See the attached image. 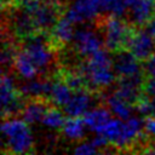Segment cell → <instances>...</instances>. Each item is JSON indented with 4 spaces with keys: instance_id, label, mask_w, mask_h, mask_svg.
Listing matches in <instances>:
<instances>
[{
    "instance_id": "6da1fadb",
    "label": "cell",
    "mask_w": 155,
    "mask_h": 155,
    "mask_svg": "<svg viewBox=\"0 0 155 155\" xmlns=\"http://www.w3.org/2000/svg\"><path fill=\"white\" fill-rule=\"evenodd\" d=\"M58 0H22L21 10L13 17V30L19 36H29L51 29L58 19Z\"/></svg>"
},
{
    "instance_id": "7a4b0ae2",
    "label": "cell",
    "mask_w": 155,
    "mask_h": 155,
    "mask_svg": "<svg viewBox=\"0 0 155 155\" xmlns=\"http://www.w3.org/2000/svg\"><path fill=\"white\" fill-rule=\"evenodd\" d=\"M79 71L85 79L86 85L94 90H104L114 85L116 73L114 69V58L109 50H99L81 64Z\"/></svg>"
},
{
    "instance_id": "3957f363",
    "label": "cell",
    "mask_w": 155,
    "mask_h": 155,
    "mask_svg": "<svg viewBox=\"0 0 155 155\" xmlns=\"http://www.w3.org/2000/svg\"><path fill=\"white\" fill-rule=\"evenodd\" d=\"M2 147L11 154H27L34 145V136L29 124L22 117L7 116L1 124Z\"/></svg>"
},
{
    "instance_id": "277c9868",
    "label": "cell",
    "mask_w": 155,
    "mask_h": 155,
    "mask_svg": "<svg viewBox=\"0 0 155 155\" xmlns=\"http://www.w3.org/2000/svg\"><path fill=\"white\" fill-rule=\"evenodd\" d=\"M132 30L126 21L117 16H109L102 24L104 46L109 51L119 52L127 47Z\"/></svg>"
},
{
    "instance_id": "5b68a950",
    "label": "cell",
    "mask_w": 155,
    "mask_h": 155,
    "mask_svg": "<svg viewBox=\"0 0 155 155\" xmlns=\"http://www.w3.org/2000/svg\"><path fill=\"white\" fill-rule=\"evenodd\" d=\"M22 50L29 56L40 74L47 71L53 63V51L48 44V40L41 34L27 36Z\"/></svg>"
},
{
    "instance_id": "8992f818",
    "label": "cell",
    "mask_w": 155,
    "mask_h": 155,
    "mask_svg": "<svg viewBox=\"0 0 155 155\" xmlns=\"http://www.w3.org/2000/svg\"><path fill=\"white\" fill-rule=\"evenodd\" d=\"M0 97H1V113L4 116H13L23 108L22 92L17 87L12 75L2 73L0 84Z\"/></svg>"
},
{
    "instance_id": "52a82bcc",
    "label": "cell",
    "mask_w": 155,
    "mask_h": 155,
    "mask_svg": "<svg viewBox=\"0 0 155 155\" xmlns=\"http://www.w3.org/2000/svg\"><path fill=\"white\" fill-rule=\"evenodd\" d=\"M102 12L101 0H73L64 16L74 24H86L97 19Z\"/></svg>"
},
{
    "instance_id": "ba28073f",
    "label": "cell",
    "mask_w": 155,
    "mask_h": 155,
    "mask_svg": "<svg viewBox=\"0 0 155 155\" xmlns=\"http://www.w3.org/2000/svg\"><path fill=\"white\" fill-rule=\"evenodd\" d=\"M74 50L81 57H90L104 46L102 33L91 27H81L75 30L74 39L71 41Z\"/></svg>"
},
{
    "instance_id": "9c48e42d",
    "label": "cell",
    "mask_w": 155,
    "mask_h": 155,
    "mask_svg": "<svg viewBox=\"0 0 155 155\" xmlns=\"http://www.w3.org/2000/svg\"><path fill=\"white\" fill-rule=\"evenodd\" d=\"M114 69L119 79H143L140 61L130 51H119L114 57Z\"/></svg>"
},
{
    "instance_id": "30bf717a",
    "label": "cell",
    "mask_w": 155,
    "mask_h": 155,
    "mask_svg": "<svg viewBox=\"0 0 155 155\" xmlns=\"http://www.w3.org/2000/svg\"><path fill=\"white\" fill-rule=\"evenodd\" d=\"M127 50L139 61H147L155 52V38L144 28L132 31Z\"/></svg>"
},
{
    "instance_id": "8fae6325",
    "label": "cell",
    "mask_w": 155,
    "mask_h": 155,
    "mask_svg": "<svg viewBox=\"0 0 155 155\" xmlns=\"http://www.w3.org/2000/svg\"><path fill=\"white\" fill-rule=\"evenodd\" d=\"M143 131H144V121L140 117L131 116L127 120H124L120 136L116 143L114 144V147L119 149H126L133 145L139 139Z\"/></svg>"
},
{
    "instance_id": "7c38bea8",
    "label": "cell",
    "mask_w": 155,
    "mask_h": 155,
    "mask_svg": "<svg viewBox=\"0 0 155 155\" xmlns=\"http://www.w3.org/2000/svg\"><path fill=\"white\" fill-rule=\"evenodd\" d=\"M93 105H94V97L90 91L82 87L74 90L71 98L65 104L63 110L68 116L82 117L91 108H93Z\"/></svg>"
},
{
    "instance_id": "4fadbf2b",
    "label": "cell",
    "mask_w": 155,
    "mask_h": 155,
    "mask_svg": "<svg viewBox=\"0 0 155 155\" xmlns=\"http://www.w3.org/2000/svg\"><path fill=\"white\" fill-rule=\"evenodd\" d=\"M142 85L143 79H119L114 93L133 104L140 98Z\"/></svg>"
},
{
    "instance_id": "5bb4252c",
    "label": "cell",
    "mask_w": 155,
    "mask_h": 155,
    "mask_svg": "<svg viewBox=\"0 0 155 155\" xmlns=\"http://www.w3.org/2000/svg\"><path fill=\"white\" fill-rule=\"evenodd\" d=\"M111 116L113 114L110 113L108 107H93L82 116V119L88 131L93 133H99Z\"/></svg>"
},
{
    "instance_id": "9a60e30c",
    "label": "cell",
    "mask_w": 155,
    "mask_h": 155,
    "mask_svg": "<svg viewBox=\"0 0 155 155\" xmlns=\"http://www.w3.org/2000/svg\"><path fill=\"white\" fill-rule=\"evenodd\" d=\"M154 13L155 0H137L132 6H130V19L138 27L145 25Z\"/></svg>"
},
{
    "instance_id": "2e32d148",
    "label": "cell",
    "mask_w": 155,
    "mask_h": 155,
    "mask_svg": "<svg viewBox=\"0 0 155 155\" xmlns=\"http://www.w3.org/2000/svg\"><path fill=\"white\" fill-rule=\"evenodd\" d=\"M12 65H13V69H15L16 74L23 80L34 79L40 74L38 68L33 63V61L29 58V56L23 50L16 52Z\"/></svg>"
},
{
    "instance_id": "e0dca14e",
    "label": "cell",
    "mask_w": 155,
    "mask_h": 155,
    "mask_svg": "<svg viewBox=\"0 0 155 155\" xmlns=\"http://www.w3.org/2000/svg\"><path fill=\"white\" fill-rule=\"evenodd\" d=\"M74 35H75L74 23L69 21L65 16L58 18L51 28V38L53 39V41L61 45L71 42L74 39Z\"/></svg>"
},
{
    "instance_id": "ac0fdd59",
    "label": "cell",
    "mask_w": 155,
    "mask_h": 155,
    "mask_svg": "<svg viewBox=\"0 0 155 155\" xmlns=\"http://www.w3.org/2000/svg\"><path fill=\"white\" fill-rule=\"evenodd\" d=\"M52 81L44 80V79H30L25 80L22 86L19 87L23 97L27 98H41L45 96H48L51 90Z\"/></svg>"
},
{
    "instance_id": "d6986e66",
    "label": "cell",
    "mask_w": 155,
    "mask_h": 155,
    "mask_svg": "<svg viewBox=\"0 0 155 155\" xmlns=\"http://www.w3.org/2000/svg\"><path fill=\"white\" fill-rule=\"evenodd\" d=\"M86 131H88L85 121L82 117L78 116H69L63 127H62V133L65 139L70 142H80L85 138Z\"/></svg>"
},
{
    "instance_id": "ffe728a7",
    "label": "cell",
    "mask_w": 155,
    "mask_h": 155,
    "mask_svg": "<svg viewBox=\"0 0 155 155\" xmlns=\"http://www.w3.org/2000/svg\"><path fill=\"white\" fill-rule=\"evenodd\" d=\"M47 108L48 107L39 98H31L29 102H27L23 105L21 110V116L29 125H35L41 122Z\"/></svg>"
},
{
    "instance_id": "44dd1931",
    "label": "cell",
    "mask_w": 155,
    "mask_h": 155,
    "mask_svg": "<svg viewBox=\"0 0 155 155\" xmlns=\"http://www.w3.org/2000/svg\"><path fill=\"white\" fill-rule=\"evenodd\" d=\"M73 92H74V90L68 85V82L65 80H56V81H52L51 90H50V93L47 97L50 98V101L53 105L64 108L65 104L71 98Z\"/></svg>"
},
{
    "instance_id": "7402d4cb",
    "label": "cell",
    "mask_w": 155,
    "mask_h": 155,
    "mask_svg": "<svg viewBox=\"0 0 155 155\" xmlns=\"http://www.w3.org/2000/svg\"><path fill=\"white\" fill-rule=\"evenodd\" d=\"M107 107L113 116L121 120H127L132 116V103L122 99L114 92L107 97Z\"/></svg>"
},
{
    "instance_id": "603a6c76",
    "label": "cell",
    "mask_w": 155,
    "mask_h": 155,
    "mask_svg": "<svg viewBox=\"0 0 155 155\" xmlns=\"http://www.w3.org/2000/svg\"><path fill=\"white\" fill-rule=\"evenodd\" d=\"M136 109L143 116L155 115V84L154 82L147 81L145 96H140V98L137 101Z\"/></svg>"
},
{
    "instance_id": "cb8c5ba5",
    "label": "cell",
    "mask_w": 155,
    "mask_h": 155,
    "mask_svg": "<svg viewBox=\"0 0 155 155\" xmlns=\"http://www.w3.org/2000/svg\"><path fill=\"white\" fill-rule=\"evenodd\" d=\"M59 107H52V108H47L42 120H41V125L47 128L48 131H57V130H62L64 122H65V116L62 110L58 109Z\"/></svg>"
},
{
    "instance_id": "d4e9b609",
    "label": "cell",
    "mask_w": 155,
    "mask_h": 155,
    "mask_svg": "<svg viewBox=\"0 0 155 155\" xmlns=\"http://www.w3.org/2000/svg\"><path fill=\"white\" fill-rule=\"evenodd\" d=\"M102 10L108 16H117L122 17L128 8L124 0H101Z\"/></svg>"
},
{
    "instance_id": "484cf974",
    "label": "cell",
    "mask_w": 155,
    "mask_h": 155,
    "mask_svg": "<svg viewBox=\"0 0 155 155\" xmlns=\"http://www.w3.org/2000/svg\"><path fill=\"white\" fill-rule=\"evenodd\" d=\"M76 155H92L96 154L98 151V149L94 147V144L92 143V140H87V142H80L75 145L74 150H73Z\"/></svg>"
},
{
    "instance_id": "4316f807",
    "label": "cell",
    "mask_w": 155,
    "mask_h": 155,
    "mask_svg": "<svg viewBox=\"0 0 155 155\" xmlns=\"http://www.w3.org/2000/svg\"><path fill=\"white\" fill-rule=\"evenodd\" d=\"M65 81L68 82V85L73 88V90H78V88H82V86L86 84L84 76L81 75L80 71H74V73H69L65 76Z\"/></svg>"
},
{
    "instance_id": "83f0119b",
    "label": "cell",
    "mask_w": 155,
    "mask_h": 155,
    "mask_svg": "<svg viewBox=\"0 0 155 155\" xmlns=\"http://www.w3.org/2000/svg\"><path fill=\"white\" fill-rule=\"evenodd\" d=\"M144 73H145V75H147L148 81L155 84V52L145 61V64H144Z\"/></svg>"
},
{
    "instance_id": "f1b7e54d",
    "label": "cell",
    "mask_w": 155,
    "mask_h": 155,
    "mask_svg": "<svg viewBox=\"0 0 155 155\" xmlns=\"http://www.w3.org/2000/svg\"><path fill=\"white\" fill-rule=\"evenodd\" d=\"M16 52L17 51H15L13 47L10 44H5L4 48H2V52H1V63H2V65L6 67V65L12 64L13 58L16 56Z\"/></svg>"
},
{
    "instance_id": "f546056e",
    "label": "cell",
    "mask_w": 155,
    "mask_h": 155,
    "mask_svg": "<svg viewBox=\"0 0 155 155\" xmlns=\"http://www.w3.org/2000/svg\"><path fill=\"white\" fill-rule=\"evenodd\" d=\"M144 131L148 136L155 138V115L147 116V119L144 120Z\"/></svg>"
},
{
    "instance_id": "4dcf8cb0",
    "label": "cell",
    "mask_w": 155,
    "mask_h": 155,
    "mask_svg": "<svg viewBox=\"0 0 155 155\" xmlns=\"http://www.w3.org/2000/svg\"><path fill=\"white\" fill-rule=\"evenodd\" d=\"M145 29L155 38V13H154L153 17L145 23Z\"/></svg>"
},
{
    "instance_id": "1f68e13d",
    "label": "cell",
    "mask_w": 155,
    "mask_h": 155,
    "mask_svg": "<svg viewBox=\"0 0 155 155\" xmlns=\"http://www.w3.org/2000/svg\"><path fill=\"white\" fill-rule=\"evenodd\" d=\"M18 1H22V0H1V2H2V5L5 6V5H12V4H16V2H18Z\"/></svg>"
},
{
    "instance_id": "d6a6232c",
    "label": "cell",
    "mask_w": 155,
    "mask_h": 155,
    "mask_svg": "<svg viewBox=\"0 0 155 155\" xmlns=\"http://www.w3.org/2000/svg\"><path fill=\"white\" fill-rule=\"evenodd\" d=\"M145 153H150V154H155V142L150 145L149 149H145Z\"/></svg>"
},
{
    "instance_id": "836d02e7",
    "label": "cell",
    "mask_w": 155,
    "mask_h": 155,
    "mask_svg": "<svg viewBox=\"0 0 155 155\" xmlns=\"http://www.w3.org/2000/svg\"><path fill=\"white\" fill-rule=\"evenodd\" d=\"M136 1H137V0H124V2L127 5V7H128V8H130V6H132Z\"/></svg>"
}]
</instances>
